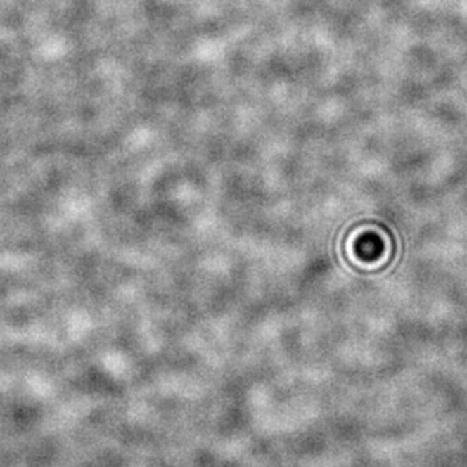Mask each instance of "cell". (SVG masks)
Wrapping results in <instances>:
<instances>
[]
</instances>
